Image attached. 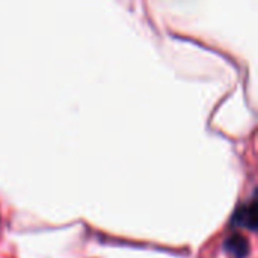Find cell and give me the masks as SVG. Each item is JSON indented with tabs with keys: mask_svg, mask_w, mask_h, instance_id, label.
Returning a JSON list of instances; mask_svg holds the SVG:
<instances>
[{
	"mask_svg": "<svg viewBox=\"0 0 258 258\" xmlns=\"http://www.w3.org/2000/svg\"><path fill=\"white\" fill-rule=\"evenodd\" d=\"M233 221L245 228H249L254 231L257 228V203L252 200L251 204L243 206L237 210V213L233 216Z\"/></svg>",
	"mask_w": 258,
	"mask_h": 258,
	"instance_id": "cell-1",
	"label": "cell"
},
{
	"mask_svg": "<svg viewBox=\"0 0 258 258\" xmlns=\"http://www.w3.org/2000/svg\"><path fill=\"white\" fill-rule=\"evenodd\" d=\"M225 249L236 258L246 257V255H248V251H249L248 239L243 237V236L239 234V233H234L233 236H230V237L227 239Z\"/></svg>",
	"mask_w": 258,
	"mask_h": 258,
	"instance_id": "cell-2",
	"label": "cell"
}]
</instances>
